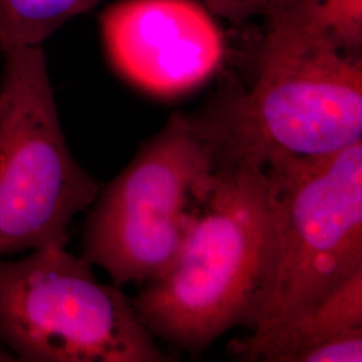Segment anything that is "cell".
I'll return each mask as SVG.
<instances>
[{
  "mask_svg": "<svg viewBox=\"0 0 362 362\" xmlns=\"http://www.w3.org/2000/svg\"><path fill=\"white\" fill-rule=\"evenodd\" d=\"M226 161L206 117L173 115L100 189L82 257L117 286L160 276L180 251Z\"/></svg>",
  "mask_w": 362,
  "mask_h": 362,
  "instance_id": "obj_4",
  "label": "cell"
},
{
  "mask_svg": "<svg viewBox=\"0 0 362 362\" xmlns=\"http://www.w3.org/2000/svg\"><path fill=\"white\" fill-rule=\"evenodd\" d=\"M0 345L23 362H167L117 285L66 248L0 258Z\"/></svg>",
  "mask_w": 362,
  "mask_h": 362,
  "instance_id": "obj_6",
  "label": "cell"
},
{
  "mask_svg": "<svg viewBox=\"0 0 362 362\" xmlns=\"http://www.w3.org/2000/svg\"><path fill=\"white\" fill-rule=\"evenodd\" d=\"M263 18L250 90L206 116L226 160L263 168L276 156L332 155L362 141L361 52L337 46L286 0Z\"/></svg>",
  "mask_w": 362,
  "mask_h": 362,
  "instance_id": "obj_1",
  "label": "cell"
},
{
  "mask_svg": "<svg viewBox=\"0 0 362 362\" xmlns=\"http://www.w3.org/2000/svg\"><path fill=\"white\" fill-rule=\"evenodd\" d=\"M1 52L0 258L66 248L71 221L101 188L67 146L42 46Z\"/></svg>",
  "mask_w": 362,
  "mask_h": 362,
  "instance_id": "obj_5",
  "label": "cell"
},
{
  "mask_svg": "<svg viewBox=\"0 0 362 362\" xmlns=\"http://www.w3.org/2000/svg\"><path fill=\"white\" fill-rule=\"evenodd\" d=\"M103 0H0V50L42 46L73 18L90 13Z\"/></svg>",
  "mask_w": 362,
  "mask_h": 362,
  "instance_id": "obj_9",
  "label": "cell"
},
{
  "mask_svg": "<svg viewBox=\"0 0 362 362\" xmlns=\"http://www.w3.org/2000/svg\"><path fill=\"white\" fill-rule=\"evenodd\" d=\"M362 329V270L296 318L243 339L230 350L242 361L296 362L306 350Z\"/></svg>",
  "mask_w": 362,
  "mask_h": 362,
  "instance_id": "obj_8",
  "label": "cell"
},
{
  "mask_svg": "<svg viewBox=\"0 0 362 362\" xmlns=\"http://www.w3.org/2000/svg\"><path fill=\"white\" fill-rule=\"evenodd\" d=\"M300 18L341 49L361 52L362 0H287Z\"/></svg>",
  "mask_w": 362,
  "mask_h": 362,
  "instance_id": "obj_10",
  "label": "cell"
},
{
  "mask_svg": "<svg viewBox=\"0 0 362 362\" xmlns=\"http://www.w3.org/2000/svg\"><path fill=\"white\" fill-rule=\"evenodd\" d=\"M208 10L233 23L264 16L276 0H202Z\"/></svg>",
  "mask_w": 362,
  "mask_h": 362,
  "instance_id": "obj_12",
  "label": "cell"
},
{
  "mask_svg": "<svg viewBox=\"0 0 362 362\" xmlns=\"http://www.w3.org/2000/svg\"><path fill=\"white\" fill-rule=\"evenodd\" d=\"M270 194L264 168L226 161L180 251L132 305L153 337L206 349L251 326L267 260Z\"/></svg>",
  "mask_w": 362,
  "mask_h": 362,
  "instance_id": "obj_2",
  "label": "cell"
},
{
  "mask_svg": "<svg viewBox=\"0 0 362 362\" xmlns=\"http://www.w3.org/2000/svg\"><path fill=\"white\" fill-rule=\"evenodd\" d=\"M267 260L250 330L313 308L362 270V141L317 157L276 156Z\"/></svg>",
  "mask_w": 362,
  "mask_h": 362,
  "instance_id": "obj_3",
  "label": "cell"
},
{
  "mask_svg": "<svg viewBox=\"0 0 362 362\" xmlns=\"http://www.w3.org/2000/svg\"><path fill=\"white\" fill-rule=\"evenodd\" d=\"M362 361V329L329 339L303 351L296 362Z\"/></svg>",
  "mask_w": 362,
  "mask_h": 362,
  "instance_id": "obj_11",
  "label": "cell"
},
{
  "mask_svg": "<svg viewBox=\"0 0 362 362\" xmlns=\"http://www.w3.org/2000/svg\"><path fill=\"white\" fill-rule=\"evenodd\" d=\"M105 47L130 83L173 97L204 83L224 57L212 16L192 0H122L101 18Z\"/></svg>",
  "mask_w": 362,
  "mask_h": 362,
  "instance_id": "obj_7",
  "label": "cell"
}]
</instances>
